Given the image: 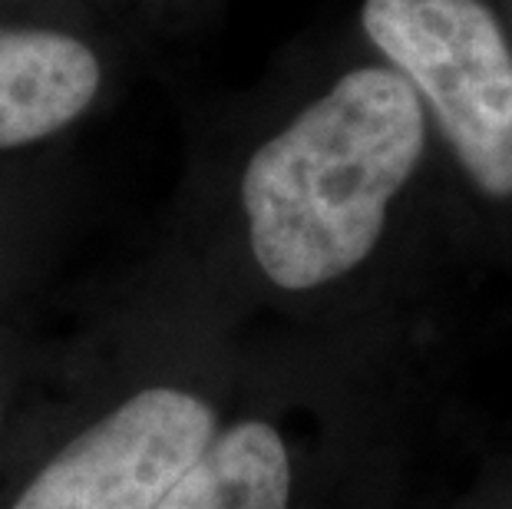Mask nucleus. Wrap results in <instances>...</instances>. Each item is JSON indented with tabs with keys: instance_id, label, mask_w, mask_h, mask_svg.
<instances>
[{
	"instance_id": "obj_3",
	"label": "nucleus",
	"mask_w": 512,
	"mask_h": 509,
	"mask_svg": "<svg viewBox=\"0 0 512 509\" xmlns=\"http://www.w3.org/2000/svg\"><path fill=\"white\" fill-rule=\"evenodd\" d=\"M215 440V410L152 387L63 447L14 509H156Z\"/></svg>"
},
{
	"instance_id": "obj_5",
	"label": "nucleus",
	"mask_w": 512,
	"mask_h": 509,
	"mask_svg": "<svg viewBox=\"0 0 512 509\" xmlns=\"http://www.w3.org/2000/svg\"><path fill=\"white\" fill-rule=\"evenodd\" d=\"M291 463L275 427L245 420L209 450L156 509H288Z\"/></svg>"
},
{
	"instance_id": "obj_4",
	"label": "nucleus",
	"mask_w": 512,
	"mask_h": 509,
	"mask_svg": "<svg viewBox=\"0 0 512 509\" xmlns=\"http://www.w3.org/2000/svg\"><path fill=\"white\" fill-rule=\"evenodd\" d=\"M100 90L86 43L53 30H0V149L73 123Z\"/></svg>"
},
{
	"instance_id": "obj_2",
	"label": "nucleus",
	"mask_w": 512,
	"mask_h": 509,
	"mask_svg": "<svg viewBox=\"0 0 512 509\" xmlns=\"http://www.w3.org/2000/svg\"><path fill=\"white\" fill-rule=\"evenodd\" d=\"M367 37L427 96L489 196H512V53L479 0H367Z\"/></svg>"
},
{
	"instance_id": "obj_1",
	"label": "nucleus",
	"mask_w": 512,
	"mask_h": 509,
	"mask_svg": "<svg viewBox=\"0 0 512 509\" xmlns=\"http://www.w3.org/2000/svg\"><path fill=\"white\" fill-rule=\"evenodd\" d=\"M423 153L417 90L394 70H354L248 162L242 202L255 262L278 288H318L357 268Z\"/></svg>"
}]
</instances>
